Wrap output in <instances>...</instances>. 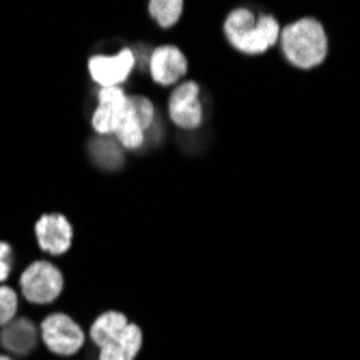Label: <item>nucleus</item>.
<instances>
[{
	"mask_svg": "<svg viewBox=\"0 0 360 360\" xmlns=\"http://www.w3.org/2000/svg\"><path fill=\"white\" fill-rule=\"evenodd\" d=\"M281 50L291 68L309 72L328 58V32L315 18H300L281 28Z\"/></svg>",
	"mask_w": 360,
	"mask_h": 360,
	"instance_id": "2",
	"label": "nucleus"
},
{
	"mask_svg": "<svg viewBox=\"0 0 360 360\" xmlns=\"http://www.w3.org/2000/svg\"><path fill=\"white\" fill-rule=\"evenodd\" d=\"M155 123V106L145 95H129L127 112L117 129L115 141L127 151H136L145 145L147 132Z\"/></svg>",
	"mask_w": 360,
	"mask_h": 360,
	"instance_id": "5",
	"label": "nucleus"
},
{
	"mask_svg": "<svg viewBox=\"0 0 360 360\" xmlns=\"http://www.w3.org/2000/svg\"><path fill=\"white\" fill-rule=\"evenodd\" d=\"M65 291V274L52 259H35L20 272L18 293L30 307H50Z\"/></svg>",
	"mask_w": 360,
	"mask_h": 360,
	"instance_id": "3",
	"label": "nucleus"
},
{
	"mask_svg": "<svg viewBox=\"0 0 360 360\" xmlns=\"http://www.w3.org/2000/svg\"><path fill=\"white\" fill-rule=\"evenodd\" d=\"M41 345L58 358H72L86 345V330L82 323L65 311H52L39 321Z\"/></svg>",
	"mask_w": 360,
	"mask_h": 360,
	"instance_id": "4",
	"label": "nucleus"
},
{
	"mask_svg": "<svg viewBox=\"0 0 360 360\" xmlns=\"http://www.w3.org/2000/svg\"><path fill=\"white\" fill-rule=\"evenodd\" d=\"M167 115L179 129H199L205 121L201 86L194 80H184L173 86L167 100Z\"/></svg>",
	"mask_w": 360,
	"mask_h": 360,
	"instance_id": "7",
	"label": "nucleus"
},
{
	"mask_svg": "<svg viewBox=\"0 0 360 360\" xmlns=\"http://www.w3.org/2000/svg\"><path fill=\"white\" fill-rule=\"evenodd\" d=\"M20 293L11 285H0V328H5L20 315Z\"/></svg>",
	"mask_w": 360,
	"mask_h": 360,
	"instance_id": "15",
	"label": "nucleus"
},
{
	"mask_svg": "<svg viewBox=\"0 0 360 360\" xmlns=\"http://www.w3.org/2000/svg\"><path fill=\"white\" fill-rule=\"evenodd\" d=\"M39 323L30 317L18 315L5 328H0V349L13 358H26L39 347Z\"/></svg>",
	"mask_w": 360,
	"mask_h": 360,
	"instance_id": "11",
	"label": "nucleus"
},
{
	"mask_svg": "<svg viewBox=\"0 0 360 360\" xmlns=\"http://www.w3.org/2000/svg\"><path fill=\"white\" fill-rule=\"evenodd\" d=\"M188 56L173 44L158 46L149 56V76L158 86H177L188 76Z\"/></svg>",
	"mask_w": 360,
	"mask_h": 360,
	"instance_id": "10",
	"label": "nucleus"
},
{
	"mask_svg": "<svg viewBox=\"0 0 360 360\" xmlns=\"http://www.w3.org/2000/svg\"><path fill=\"white\" fill-rule=\"evenodd\" d=\"M149 15L160 28H173L181 15H184V3L181 0H153L149 3Z\"/></svg>",
	"mask_w": 360,
	"mask_h": 360,
	"instance_id": "14",
	"label": "nucleus"
},
{
	"mask_svg": "<svg viewBox=\"0 0 360 360\" xmlns=\"http://www.w3.org/2000/svg\"><path fill=\"white\" fill-rule=\"evenodd\" d=\"M145 345V333L136 321H129L125 328L97 349V360H136Z\"/></svg>",
	"mask_w": 360,
	"mask_h": 360,
	"instance_id": "12",
	"label": "nucleus"
},
{
	"mask_svg": "<svg viewBox=\"0 0 360 360\" xmlns=\"http://www.w3.org/2000/svg\"><path fill=\"white\" fill-rule=\"evenodd\" d=\"M37 248L48 257H63L74 246V224L60 212H46L32 226Z\"/></svg>",
	"mask_w": 360,
	"mask_h": 360,
	"instance_id": "8",
	"label": "nucleus"
},
{
	"mask_svg": "<svg viewBox=\"0 0 360 360\" xmlns=\"http://www.w3.org/2000/svg\"><path fill=\"white\" fill-rule=\"evenodd\" d=\"M129 93L123 86L115 89H100L97 91V108L91 115V127L97 136L115 139L117 129L127 112Z\"/></svg>",
	"mask_w": 360,
	"mask_h": 360,
	"instance_id": "9",
	"label": "nucleus"
},
{
	"mask_svg": "<svg viewBox=\"0 0 360 360\" xmlns=\"http://www.w3.org/2000/svg\"><path fill=\"white\" fill-rule=\"evenodd\" d=\"M226 44L244 56H261L276 48L281 24L272 13H257L250 7H236L222 22Z\"/></svg>",
	"mask_w": 360,
	"mask_h": 360,
	"instance_id": "1",
	"label": "nucleus"
},
{
	"mask_svg": "<svg viewBox=\"0 0 360 360\" xmlns=\"http://www.w3.org/2000/svg\"><path fill=\"white\" fill-rule=\"evenodd\" d=\"M13 246L0 240V285H5L13 274Z\"/></svg>",
	"mask_w": 360,
	"mask_h": 360,
	"instance_id": "16",
	"label": "nucleus"
},
{
	"mask_svg": "<svg viewBox=\"0 0 360 360\" xmlns=\"http://www.w3.org/2000/svg\"><path fill=\"white\" fill-rule=\"evenodd\" d=\"M136 70V52L132 48H121L112 54H93L86 60V72L100 89L123 86Z\"/></svg>",
	"mask_w": 360,
	"mask_h": 360,
	"instance_id": "6",
	"label": "nucleus"
},
{
	"mask_svg": "<svg viewBox=\"0 0 360 360\" xmlns=\"http://www.w3.org/2000/svg\"><path fill=\"white\" fill-rule=\"evenodd\" d=\"M129 323V317L123 313V311H117V309H108L104 313L97 315L91 326H89V330H86V339L100 349L104 343H108L112 337H117L125 326Z\"/></svg>",
	"mask_w": 360,
	"mask_h": 360,
	"instance_id": "13",
	"label": "nucleus"
},
{
	"mask_svg": "<svg viewBox=\"0 0 360 360\" xmlns=\"http://www.w3.org/2000/svg\"><path fill=\"white\" fill-rule=\"evenodd\" d=\"M0 360H18V358H13V356H9V354H3V352H0Z\"/></svg>",
	"mask_w": 360,
	"mask_h": 360,
	"instance_id": "17",
	"label": "nucleus"
}]
</instances>
